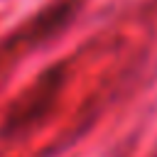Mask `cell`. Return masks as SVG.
I'll return each instance as SVG.
<instances>
[]
</instances>
